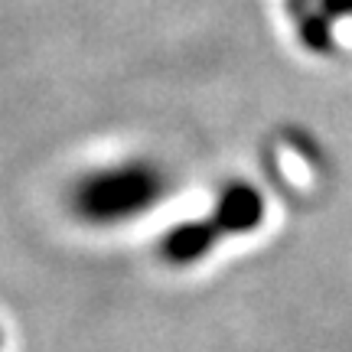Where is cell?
<instances>
[{
	"mask_svg": "<svg viewBox=\"0 0 352 352\" xmlns=\"http://www.w3.org/2000/svg\"><path fill=\"white\" fill-rule=\"evenodd\" d=\"M166 176L157 164L124 160L91 170L72 186V212L88 226H124L127 219L151 212L164 199Z\"/></svg>",
	"mask_w": 352,
	"mask_h": 352,
	"instance_id": "obj_1",
	"label": "cell"
}]
</instances>
